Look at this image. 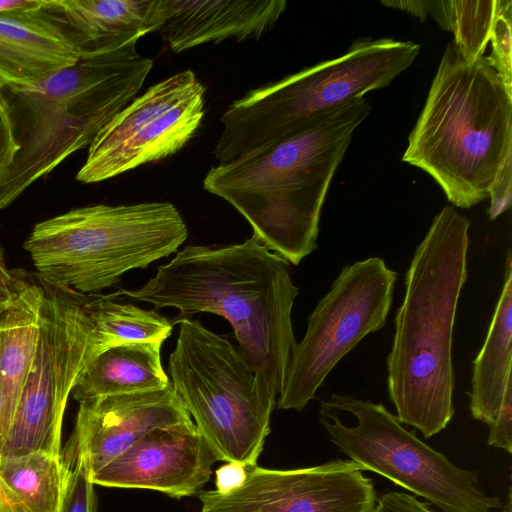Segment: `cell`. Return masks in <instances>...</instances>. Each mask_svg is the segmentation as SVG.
<instances>
[{"label":"cell","instance_id":"d6a6232c","mask_svg":"<svg viewBox=\"0 0 512 512\" xmlns=\"http://www.w3.org/2000/svg\"><path fill=\"white\" fill-rule=\"evenodd\" d=\"M16 288L17 278L15 270L8 269L4 258V251L0 246V308L13 299Z\"/></svg>","mask_w":512,"mask_h":512},{"label":"cell","instance_id":"cb8c5ba5","mask_svg":"<svg viewBox=\"0 0 512 512\" xmlns=\"http://www.w3.org/2000/svg\"><path fill=\"white\" fill-rule=\"evenodd\" d=\"M498 0H451V32L466 62L483 57L497 14Z\"/></svg>","mask_w":512,"mask_h":512},{"label":"cell","instance_id":"ac0fdd59","mask_svg":"<svg viewBox=\"0 0 512 512\" xmlns=\"http://www.w3.org/2000/svg\"><path fill=\"white\" fill-rule=\"evenodd\" d=\"M157 0H50L80 56L109 53L156 32Z\"/></svg>","mask_w":512,"mask_h":512},{"label":"cell","instance_id":"603a6c76","mask_svg":"<svg viewBox=\"0 0 512 512\" xmlns=\"http://www.w3.org/2000/svg\"><path fill=\"white\" fill-rule=\"evenodd\" d=\"M83 302L94 325L98 354L126 343H163L173 331L171 321L155 310L120 303L112 294H83Z\"/></svg>","mask_w":512,"mask_h":512},{"label":"cell","instance_id":"f546056e","mask_svg":"<svg viewBox=\"0 0 512 512\" xmlns=\"http://www.w3.org/2000/svg\"><path fill=\"white\" fill-rule=\"evenodd\" d=\"M512 187V156L508 157L499 170L489 191L490 207L488 216L490 220L496 219L511 206Z\"/></svg>","mask_w":512,"mask_h":512},{"label":"cell","instance_id":"4316f807","mask_svg":"<svg viewBox=\"0 0 512 512\" xmlns=\"http://www.w3.org/2000/svg\"><path fill=\"white\" fill-rule=\"evenodd\" d=\"M19 150L11 107L5 90L0 87V180L13 165Z\"/></svg>","mask_w":512,"mask_h":512},{"label":"cell","instance_id":"3957f363","mask_svg":"<svg viewBox=\"0 0 512 512\" xmlns=\"http://www.w3.org/2000/svg\"><path fill=\"white\" fill-rule=\"evenodd\" d=\"M470 221L450 205L434 217L405 276L387 357L390 401L401 424L429 438L454 414L452 339L467 279Z\"/></svg>","mask_w":512,"mask_h":512},{"label":"cell","instance_id":"e575fe53","mask_svg":"<svg viewBox=\"0 0 512 512\" xmlns=\"http://www.w3.org/2000/svg\"><path fill=\"white\" fill-rule=\"evenodd\" d=\"M11 419L8 415L3 392L0 385V452L11 428Z\"/></svg>","mask_w":512,"mask_h":512},{"label":"cell","instance_id":"2e32d148","mask_svg":"<svg viewBox=\"0 0 512 512\" xmlns=\"http://www.w3.org/2000/svg\"><path fill=\"white\" fill-rule=\"evenodd\" d=\"M286 5L284 0H157L156 32L175 53L228 39L258 40Z\"/></svg>","mask_w":512,"mask_h":512},{"label":"cell","instance_id":"1f68e13d","mask_svg":"<svg viewBox=\"0 0 512 512\" xmlns=\"http://www.w3.org/2000/svg\"><path fill=\"white\" fill-rule=\"evenodd\" d=\"M246 464L227 462L216 470V489L219 492H228L245 480Z\"/></svg>","mask_w":512,"mask_h":512},{"label":"cell","instance_id":"e0dca14e","mask_svg":"<svg viewBox=\"0 0 512 512\" xmlns=\"http://www.w3.org/2000/svg\"><path fill=\"white\" fill-rule=\"evenodd\" d=\"M79 59L77 46L53 13H0V87L4 90L32 89Z\"/></svg>","mask_w":512,"mask_h":512},{"label":"cell","instance_id":"ba28073f","mask_svg":"<svg viewBox=\"0 0 512 512\" xmlns=\"http://www.w3.org/2000/svg\"><path fill=\"white\" fill-rule=\"evenodd\" d=\"M170 383L218 460L257 463L277 394L239 348L199 320L178 321Z\"/></svg>","mask_w":512,"mask_h":512},{"label":"cell","instance_id":"30bf717a","mask_svg":"<svg viewBox=\"0 0 512 512\" xmlns=\"http://www.w3.org/2000/svg\"><path fill=\"white\" fill-rule=\"evenodd\" d=\"M42 282L37 350L0 459L36 452L61 455L68 397L98 355L95 329L84 307L83 294Z\"/></svg>","mask_w":512,"mask_h":512},{"label":"cell","instance_id":"44dd1931","mask_svg":"<svg viewBox=\"0 0 512 512\" xmlns=\"http://www.w3.org/2000/svg\"><path fill=\"white\" fill-rule=\"evenodd\" d=\"M512 258L508 250L504 283L484 344L473 361L469 409L491 427L512 377Z\"/></svg>","mask_w":512,"mask_h":512},{"label":"cell","instance_id":"7402d4cb","mask_svg":"<svg viewBox=\"0 0 512 512\" xmlns=\"http://www.w3.org/2000/svg\"><path fill=\"white\" fill-rule=\"evenodd\" d=\"M65 483L62 455L36 452L0 459V499L6 512H58Z\"/></svg>","mask_w":512,"mask_h":512},{"label":"cell","instance_id":"5bb4252c","mask_svg":"<svg viewBox=\"0 0 512 512\" xmlns=\"http://www.w3.org/2000/svg\"><path fill=\"white\" fill-rule=\"evenodd\" d=\"M219 461L194 422L156 428L91 474L93 484L147 489L182 498L197 493Z\"/></svg>","mask_w":512,"mask_h":512},{"label":"cell","instance_id":"d4e9b609","mask_svg":"<svg viewBox=\"0 0 512 512\" xmlns=\"http://www.w3.org/2000/svg\"><path fill=\"white\" fill-rule=\"evenodd\" d=\"M61 455L66 467V483L58 512H95L94 484L85 456L70 441Z\"/></svg>","mask_w":512,"mask_h":512},{"label":"cell","instance_id":"52a82bcc","mask_svg":"<svg viewBox=\"0 0 512 512\" xmlns=\"http://www.w3.org/2000/svg\"><path fill=\"white\" fill-rule=\"evenodd\" d=\"M419 51L412 41L358 39L336 58L250 90L221 115L214 157L229 162L291 135L318 114L390 85Z\"/></svg>","mask_w":512,"mask_h":512},{"label":"cell","instance_id":"8992f818","mask_svg":"<svg viewBox=\"0 0 512 512\" xmlns=\"http://www.w3.org/2000/svg\"><path fill=\"white\" fill-rule=\"evenodd\" d=\"M188 229L170 202L97 204L37 223L24 242L45 283L95 294L177 251Z\"/></svg>","mask_w":512,"mask_h":512},{"label":"cell","instance_id":"277c9868","mask_svg":"<svg viewBox=\"0 0 512 512\" xmlns=\"http://www.w3.org/2000/svg\"><path fill=\"white\" fill-rule=\"evenodd\" d=\"M512 156V95L487 57L466 62L453 42L443 53L402 161L427 172L449 202L470 208Z\"/></svg>","mask_w":512,"mask_h":512},{"label":"cell","instance_id":"484cf974","mask_svg":"<svg viewBox=\"0 0 512 512\" xmlns=\"http://www.w3.org/2000/svg\"><path fill=\"white\" fill-rule=\"evenodd\" d=\"M488 60L512 95V1L498 0Z\"/></svg>","mask_w":512,"mask_h":512},{"label":"cell","instance_id":"ffe728a7","mask_svg":"<svg viewBox=\"0 0 512 512\" xmlns=\"http://www.w3.org/2000/svg\"><path fill=\"white\" fill-rule=\"evenodd\" d=\"M162 342H133L108 348L86 367L72 389L78 402L101 396L157 391L170 384Z\"/></svg>","mask_w":512,"mask_h":512},{"label":"cell","instance_id":"f1b7e54d","mask_svg":"<svg viewBox=\"0 0 512 512\" xmlns=\"http://www.w3.org/2000/svg\"><path fill=\"white\" fill-rule=\"evenodd\" d=\"M487 444L512 453V377L507 382L499 415L489 427Z\"/></svg>","mask_w":512,"mask_h":512},{"label":"cell","instance_id":"6da1fadb","mask_svg":"<svg viewBox=\"0 0 512 512\" xmlns=\"http://www.w3.org/2000/svg\"><path fill=\"white\" fill-rule=\"evenodd\" d=\"M298 291L289 263L252 235L229 246L188 245L142 287L113 295L176 308L173 325L200 312L224 317L240 351L279 396L297 343L291 312Z\"/></svg>","mask_w":512,"mask_h":512},{"label":"cell","instance_id":"4dcf8cb0","mask_svg":"<svg viewBox=\"0 0 512 512\" xmlns=\"http://www.w3.org/2000/svg\"><path fill=\"white\" fill-rule=\"evenodd\" d=\"M374 512H436L427 503L403 493L391 491L377 498Z\"/></svg>","mask_w":512,"mask_h":512},{"label":"cell","instance_id":"7c38bea8","mask_svg":"<svg viewBox=\"0 0 512 512\" xmlns=\"http://www.w3.org/2000/svg\"><path fill=\"white\" fill-rule=\"evenodd\" d=\"M204 111L205 87L193 71L159 81L99 131L76 179L97 183L176 154L197 132Z\"/></svg>","mask_w":512,"mask_h":512},{"label":"cell","instance_id":"4fadbf2b","mask_svg":"<svg viewBox=\"0 0 512 512\" xmlns=\"http://www.w3.org/2000/svg\"><path fill=\"white\" fill-rule=\"evenodd\" d=\"M352 460L276 470L246 465L241 485L199 493L201 512H374L377 494Z\"/></svg>","mask_w":512,"mask_h":512},{"label":"cell","instance_id":"7a4b0ae2","mask_svg":"<svg viewBox=\"0 0 512 512\" xmlns=\"http://www.w3.org/2000/svg\"><path fill=\"white\" fill-rule=\"evenodd\" d=\"M370 111L358 97L318 114L285 138L211 167L203 188L230 203L270 251L298 265L317 248L331 180Z\"/></svg>","mask_w":512,"mask_h":512},{"label":"cell","instance_id":"9c48e42d","mask_svg":"<svg viewBox=\"0 0 512 512\" xmlns=\"http://www.w3.org/2000/svg\"><path fill=\"white\" fill-rule=\"evenodd\" d=\"M320 423L336 448L364 471L377 473L443 512H490L500 499L413 433L381 403L332 394L320 401Z\"/></svg>","mask_w":512,"mask_h":512},{"label":"cell","instance_id":"5b68a950","mask_svg":"<svg viewBox=\"0 0 512 512\" xmlns=\"http://www.w3.org/2000/svg\"><path fill=\"white\" fill-rule=\"evenodd\" d=\"M153 61L136 42L80 56L38 86L8 98L17 142L13 165L0 180V209L68 156L91 144L99 131L141 90Z\"/></svg>","mask_w":512,"mask_h":512},{"label":"cell","instance_id":"8fae6325","mask_svg":"<svg viewBox=\"0 0 512 512\" xmlns=\"http://www.w3.org/2000/svg\"><path fill=\"white\" fill-rule=\"evenodd\" d=\"M397 276L380 257L342 268L293 348L276 403L279 409L302 411L336 364L365 336L385 326Z\"/></svg>","mask_w":512,"mask_h":512},{"label":"cell","instance_id":"d6986e66","mask_svg":"<svg viewBox=\"0 0 512 512\" xmlns=\"http://www.w3.org/2000/svg\"><path fill=\"white\" fill-rule=\"evenodd\" d=\"M15 273L16 293L0 308V385L11 422L35 358L44 296L38 275Z\"/></svg>","mask_w":512,"mask_h":512},{"label":"cell","instance_id":"9a60e30c","mask_svg":"<svg viewBox=\"0 0 512 512\" xmlns=\"http://www.w3.org/2000/svg\"><path fill=\"white\" fill-rule=\"evenodd\" d=\"M193 422L171 383L162 390L101 396L79 402L68 441L94 473L153 429Z\"/></svg>","mask_w":512,"mask_h":512},{"label":"cell","instance_id":"836d02e7","mask_svg":"<svg viewBox=\"0 0 512 512\" xmlns=\"http://www.w3.org/2000/svg\"><path fill=\"white\" fill-rule=\"evenodd\" d=\"M47 0H0V13L47 10Z\"/></svg>","mask_w":512,"mask_h":512},{"label":"cell","instance_id":"d590c367","mask_svg":"<svg viewBox=\"0 0 512 512\" xmlns=\"http://www.w3.org/2000/svg\"><path fill=\"white\" fill-rule=\"evenodd\" d=\"M0 512H6L0 499Z\"/></svg>","mask_w":512,"mask_h":512},{"label":"cell","instance_id":"83f0119b","mask_svg":"<svg viewBox=\"0 0 512 512\" xmlns=\"http://www.w3.org/2000/svg\"><path fill=\"white\" fill-rule=\"evenodd\" d=\"M381 3L404 10L422 21L430 16L442 29L451 31V0L381 1Z\"/></svg>","mask_w":512,"mask_h":512}]
</instances>
